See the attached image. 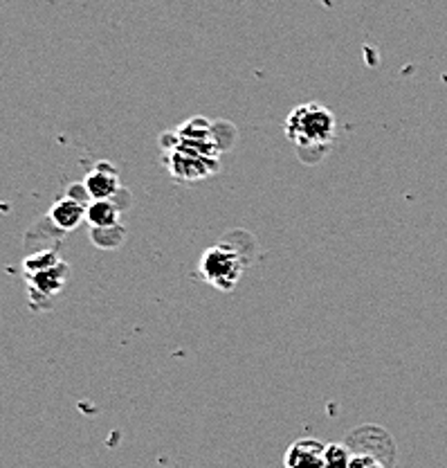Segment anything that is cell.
I'll use <instances>...</instances> for the list:
<instances>
[{"label": "cell", "instance_id": "obj_7", "mask_svg": "<svg viewBox=\"0 0 447 468\" xmlns=\"http://www.w3.org/2000/svg\"><path fill=\"white\" fill-rule=\"evenodd\" d=\"M86 212H88V205L63 194V197H59L52 203L47 218H50V223L57 230L66 234L77 230V228L81 226V221H86Z\"/></svg>", "mask_w": 447, "mask_h": 468}, {"label": "cell", "instance_id": "obj_4", "mask_svg": "<svg viewBox=\"0 0 447 468\" xmlns=\"http://www.w3.org/2000/svg\"><path fill=\"white\" fill-rule=\"evenodd\" d=\"M167 160H172L169 163V172L180 180L205 178V176L218 172V158H209V155L196 154V151L189 149H180V146L173 149V154Z\"/></svg>", "mask_w": 447, "mask_h": 468}, {"label": "cell", "instance_id": "obj_2", "mask_svg": "<svg viewBox=\"0 0 447 468\" xmlns=\"http://www.w3.org/2000/svg\"><path fill=\"white\" fill-rule=\"evenodd\" d=\"M247 266V257L234 241H221L209 246L198 261V275L216 291H232L239 284L243 271Z\"/></svg>", "mask_w": 447, "mask_h": 468}, {"label": "cell", "instance_id": "obj_1", "mask_svg": "<svg viewBox=\"0 0 447 468\" xmlns=\"http://www.w3.org/2000/svg\"><path fill=\"white\" fill-rule=\"evenodd\" d=\"M338 117L322 104H301L286 117V138L297 149L306 165H317L333 146Z\"/></svg>", "mask_w": 447, "mask_h": 468}, {"label": "cell", "instance_id": "obj_8", "mask_svg": "<svg viewBox=\"0 0 447 468\" xmlns=\"http://www.w3.org/2000/svg\"><path fill=\"white\" fill-rule=\"evenodd\" d=\"M121 218V207L115 201H90L86 221L90 228H110L118 226Z\"/></svg>", "mask_w": 447, "mask_h": 468}, {"label": "cell", "instance_id": "obj_9", "mask_svg": "<svg viewBox=\"0 0 447 468\" xmlns=\"http://www.w3.org/2000/svg\"><path fill=\"white\" fill-rule=\"evenodd\" d=\"M126 239V228L118 223L110 228H90L92 246L99 250H118Z\"/></svg>", "mask_w": 447, "mask_h": 468}, {"label": "cell", "instance_id": "obj_6", "mask_svg": "<svg viewBox=\"0 0 447 468\" xmlns=\"http://www.w3.org/2000/svg\"><path fill=\"white\" fill-rule=\"evenodd\" d=\"M324 452L327 443L315 437H301L293 441L286 451L284 466L286 468H327L324 466Z\"/></svg>", "mask_w": 447, "mask_h": 468}, {"label": "cell", "instance_id": "obj_11", "mask_svg": "<svg viewBox=\"0 0 447 468\" xmlns=\"http://www.w3.org/2000/svg\"><path fill=\"white\" fill-rule=\"evenodd\" d=\"M353 452L348 451L347 443H327L324 452V466L327 468H348Z\"/></svg>", "mask_w": 447, "mask_h": 468}, {"label": "cell", "instance_id": "obj_5", "mask_svg": "<svg viewBox=\"0 0 447 468\" xmlns=\"http://www.w3.org/2000/svg\"><path fill=\"white\" fill-rule=\"evenodd\" d=\"M84 185L86 189H88L92 201H113L121 189H124L120 183L118 167H113V165L106 163V160L97 163L95 167L86 174Z\"/></svg>", "mask_w": 447, "mask_h": 468}, {"label": "cell", "instance_id": "obj_3", "mask_svg": "<svg viewBox=\"0 0 447 468\" xmlns=\"http://www.w3.org/2000/svg\"><path fill=\"white\" fill-rule=\"evenodd\" d=\"M68 272H70L68 263L59 261L57 266L47 268V271L27 272V275H23L27 282L32 309H46L43 304H50V302L59 295L63 284L68 282Z\"/></svg>", "mask_w": 447, "mask_h": 468}, {"label": "cell", "instance_id": "obj_12", "mask_svg": "<svg viewBox=\"0 0 447 468\" xmlns=\"http://www.w3.org/2000/svg\"><path fill=\"white\" fill-rule=\"evenodd\" d=\"M348 468H387V464L371 455H353Z\"/></svg>", "mask_w": 447, "mask_h": 468}, {"label": "cell", "instance_id": "obj_10", "mask_svg": "<svg viewBox=\"0 0 447 468\" xmlns=\"http://www.w3.org/2000/svg\"><path fill=\"white\" fill-rule=\"evenodd\" d=\"M61 261L59 252L55 250V248H47V250H36V252H30V255L23 260V275H27V272H41V271H47V268L57 266V263Z\"/></svg>", "mask_w": 447, "mask_h": 468}]
</instances>
